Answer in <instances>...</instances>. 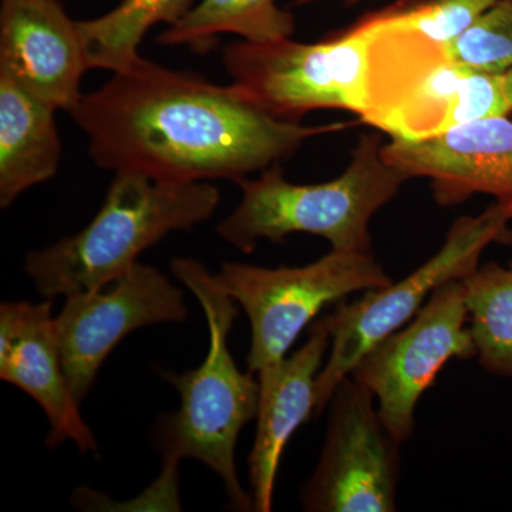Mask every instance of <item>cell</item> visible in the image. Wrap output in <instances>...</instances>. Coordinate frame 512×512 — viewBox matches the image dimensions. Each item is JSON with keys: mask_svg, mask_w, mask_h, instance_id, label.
Instances as JSON below:
<instances>
[{"mask_svg": "<svg viewBox=\"0 0 512 512\" xmlns=\"http://www.w3.org/2000/svg\"><path fill=\"white\" fill-rule=\"evenodd\" d=\"M359 22L369 39L362 123L392 140H421L511 114L504 74L457 62L447 45L400 25L384 10Z\"/></svg>", "mask_w": 512, "mask_h": 512, "instance_id": "3957f363", "label": "cell"}, {"mask_svg": "<svg viewBox=\"0 0 512 512\" xmlns=\"http://www.w3.org/2000/svg\"><path fill=\"white\" fill-rule=\"evenodd\" d=\"M52 301L0 305V377L32 397L49 421L47 446L66 441L82 453H99L64 375Z\"/></svg>", "mask_w": 512, "mask_h": 512, "instance_id": "4fadbf2b", "label": "cell"}, {"mask_svg": "<svg viewBox=\"0 0 512 512\" xmlns=\"http://www.w3.org/2000/svg\"><path fill=\"white\" fill-rule=\"evenodd\" d=\"M224 33L247 42H275L295 33V19L276 0H200L180 22L161 33L158 42L205 53Z\"/></svg>", "mask_w": 512, "mask_h": 512, "instance_id": "e0dca14e", "label": "cell"}, {"mask_svg": "<svg viewBox=\"0 0 512 512\" xmlns=\"http://www.w3.org/2000/svg\"><path fill=\"white\" fill-rule=\"evenodd\" d=\"M500 0H399L387 8L400 25L448 45Z\"/></svg>", "mask_w": 512, "mask_h": 512, "instance_id": "44dd1931", "label": "cell"}, {"mask_svg": "<svg viewBox=\"0 0 512 512\" xmlns=\"http://www.w3.org/2000/svg\"><path fill=\"white\" fill-rule=\"evenodd\" d=\"M195 0H123L117 8L92 20L77 22L87 70L127 69L138 47L158 23L173 26L195 6Z\"/></svg>", "mask_w": 512, "mask_h": 512, "instance_id": "ac0fdd59", "label": "cell"}, {"mask_svg": "<svg viewBox=\"0 0 512 512\" xmlns=\"http://www.w3.org/2000/svg\"><path fill=\"white\" fill-rule=\"evenodd\" d=\"M504 86L505 93H507L508 103H510V109L512 114V69L507 70L504 73Z\"/></svg>", "mask_w": 512, "mask_h": 512, "instance_id": "7402d4cb", "label": "cell"}, {"mask_svg": "<svg viewBox=\"0 0 512 512\" xmlns=\"http://www.w3.org/2000/svg\"><path fill=\"white\" fill-rule=\"evenodd\" d=\"M325 2V0H293V5L295 6H303V5H311V3ZM345 2L355 3L357 0H345Z\"/></svg>", "mask_w": 512, "mask_h": 512, "instance_id": "603a6c76", "label": "cell"}, {"mask_svg": "<svg viewBox=\"0 0 512 512\" xmlns=\"http://www.w3.org/2000/svg\"><path fill=\"white\" fill-rule=\"evenodd\" d=\"M463 284L478 362L487 372L512 379V266H478Z\"/></svg>", "mask_w": 512, "mask_h": 512, "instance_id": "d6986e66", "label": "cell"}, {"mask_svg": "<svg viewBox=\"0 0 512 512\" xmlns=\"http://www.w3.org/2000/svg\"><path fill=\"white\" fill-rule=\"evenodd\" d=\"M512 266V265H511Z\"/></svg>", "mask_w": 512, "mask_h": 512, "instance_id": "cb8c5ba5", "label": "cell"}, {"mask_svg": "<svg viewBox=\"0 0 512 512\" xmlns=\"http://www.w3.org/2000/svg\"><path fill=\"white\" fill-rule=\"evenodd\" d=\"M382 153L409 180H430L434 198L444 207L476 194L512 207V114L471 121L421 140H392Z\"/></svg>", "mask_w": 512, "mask_h": 512, "instance_id": "7c38bea8", "label": "cell"}, {"mask_svg": "<svg viewBox=\"0 0 512 512\" xmlns=\"http://www.w3.org/2000/svg\"><path fill=\"white\" fill-rule=\"evenodd\" d=\"M55 109L0 70V207L57 173Z\"/></svg>", "mask_w": 512, "mask_h": 512, "instance_id": "2e32d148", "label": "cell"}, {"mask_svg": "<svg viewBox=\"0 0 512 512\" xmlns=\"http://www.w3.org/2000/svg\"><path fill=\"white\" fill-rule=\"evenodd\" d=\"M208 181L171 183L138 171H117L106 200L82 231L26 256L25 271L45 299L100 291L171 232L192 231L220 205Z\"/></svg>", "mask_w": 512, "mask_h": 512, "instance_id": "277c9868", "label": "cell"}, {"mask_svg": "<svg viewBox=\"0 0 512 512\" xmlns=\"http://www.w3.org/2000/svg\"><path fill=\"white\" fill-rule=\"evenodd\" d=\"M329 349L330 336L316 322L301 349L258 372V424L249 456L254 511L272 510L282 454L293 433L316 413L318 377Z\"/></svg>", "mask_w": 512, "mask_h": 512, "instance_id": "9a60e30c", "label": "cell"}, {"mask_svg": "<svg viewBox=\"0 0 512 512\" xmlns=\"http://www.w3.org/2000/svg\"><path fill=\"white\" fill-rule=\"evenodd\" d=\"M106 170L171 183L231 180L291 157L309 138L355 126L278 119L237 83L214 84L138 57L69 110Z\"/></svg>", "mask_w": 512, "mask_h": 512, "instance_id": "6da1fadb", "label": "cell"}, {"mask_svg": "<svg viewBox=\"0 0 512 512\" xmlns=\"http://www.w3.org/2000/svg\"><path fill=\"white\" fill-rule=\"evenodd\" d=\"M383 146L377 134H362L348 168L328 183H289L279 164L244 178L241 202L217 234L244 254L261 239L278 244L292 234L325 238L336 251L372 254L370 222L409 181L387 163Z\"/></svg>", "mask_w": 512, "mask_h": 512, "instance_id": "5b68a950", "label": "cell"}, {"mask_svg": "<svg viewBox=\"0 0 512 512\" xmlns=\"http://www.w3.org/2000/svg\"><path fill=\"white\" fill-rule=\"evenodd\" d=\"M222 63L237 83L278 119L296 121L315 110L366 107L369 39L359 25L316 43L286 39L231 43Z\"/></svg>", "mask_w": 512, "mask_h": 512, "instance_id": "ba28073f", "label": "cell"}, {"mask_svg": "<svg viewBox=\"0 0 512 512\" xmlns=\"http://www.w3.org/2000/svg\"><path fill=\"white\" fill-rule=\"evenodd\" d=\"M0 70L55 110L79 101L89 70L79 26L60 0H0Z\"/></svg>", "mask_w": 512, "mask_h": 512, "instance_id": "5bb4252c", "label": "cell"}, {"mask_svg": "<svg viewBox=\"0 0 512 512\" xmlns=\"http://www.w3.org/2000/svg\"><path fill=\"white\" fill-rule=\"evenodd\" d=\"M212 278L248 315V370L254 373L285 359L302 330L330 303L393 281L373 252L336 249L312 264L293 268L225 262Z\"/></svg>", "mask_w": 512, "mask_h": 512, "instance_id": "52a82bcc", "label": "cell"}, {"mask_svg": "<svg viewBox=\"0 0 512 512\" xmlns=\"http://www.w3.org/2000/svg\"><path fill=\"white\" fill-rule=\"evenodd\" d=\"M448 55L483 72L504 74L512 69V0H500L454 42Z\"/></svg>", "mask_w": 512, "mask_h": 512, "instance_id": "ffe728a7", "label": "cell"}, {"mask_svg": "<svg viewBox=\"0 0 512 512\" xmlns=\"http://www.w3.org/2000/svg\"><path fill=\"white\" fill-rule=\"evenodd\" d=\"M375 400L352 376L336 387L318 466L301 490L303 510H397L403 443L384 426Z\"/></svg>", "mask_w": 512, "mask_h": 512, "instance_id": "30bf717a", "label": "cell"}, {"mask_svg": "<svg viewBox=\"0 0 512 512\" xmlns=\"http://www.w3.org/2000/svg\"><path fill=\"white\" fill-rule=\"evenodd\" d=\"M184 293L154 266L137 262L109 291L66 296L55 318L64 375L76 403L86 399L107 356L134 330L188 318Z\"/></svg>", "mask_w": 512, "mask_h": 512, "instance_id": "8fae6325", "label": "cell"}, {"mask_svg": "<svg viewBox=\"0 0 512 512\" xmlns=\"http://www.w3.org/2000/svg\"><path fill=\"white\" fill-rule=\"evenodd\" d=\"M511 220L512 207L500 201L476 217L458 218L439 252L412 274L367 291L355 302L342 301L330 315L318 320L330 336V349L318 377L315 416L326 409L336 387L352 375L362 357L380 340L407 325L440 286L473 274L491 244H510Z\"/></svg>", "mask_w": 512, "mask_h": 512, "instance_id": "8992f818", "label": "cell"}, {"mask_svg": "<svg viewBox=\"0 0 512 512\" xmlns=\"http://www.w3.org/2000/svg\"><path fill=\"white\" fill-rule=\"evenodd\" d=\"M474 357L466 292L457 279L440 286L407 325L373 346L350 376L375 396L384 426L406 443L416 429L421 396L448 360Z\"/></svg>", "mask_w": 512, "mask_h": 512, "instance_id": "9c48e42d", "label": "cell"}, {"mask_svg": "<svg viewBox=\"0 0 512 512\" xmlns=\"http://www.w3.org/2000/svg\"><path fill=\"white\" fill-rule=\"evenodd\" d=\"M171 271L200 302L210 330V346L197 369L184 373L160 370L161 379L181 396L180 409L163 417L153 430L154 446L163 458L160 480L173 484L178 464L192 458L220 477L234 510L254 511L252 495L242 488L235 466L239 433L256 419L259 403L254 372H242L228 348L239 305L195 259L175 258Z\"/></svg>", "mask_w": 512, "mask_h": 512, "instance_id": "7a4b0ae2", "label": "cell"}]
</instances>
